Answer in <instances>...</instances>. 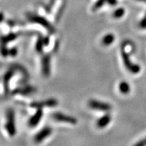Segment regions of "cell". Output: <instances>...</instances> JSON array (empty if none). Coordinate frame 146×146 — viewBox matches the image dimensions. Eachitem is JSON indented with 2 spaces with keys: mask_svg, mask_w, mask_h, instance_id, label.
Here are the masks:
<instances>
[{
  "mask_svg": "<svg viewBox=\"0 0 146 146\" xmlns=\"http://www.w3.org/2000/svg\"><path fill=\"white\" fill-rule=\"evenodd\" d=\"M27 18L30 23L38 24L43 27L50 34H54L56 33V29L47 21V18L43 16L33 13H28L27 14Z\"/></svg>",
  "mask_w": 146,
  "mask_h": 146,
  "instance_id": "obj_1",
  "label": "cell"
},
{
  "mask_svg": "<svg viewBox=\"0 0 146 146\" xmlns=\"http://www.w3.org/2000/svg\"><path fill=\"white\" fill-rule=\"evenodd\" d=\"M120 54H121L122 59L124 63V65L129 72L132 74H138L141 70V67L138 64L133 63L130 59L129 54L126 52L125 50V43H123L121 47V50H120Z\"/></svg>",
  "mask_w": 146,
  "mask_h": 146,
  "instance_id": "obj_2",
  "label": "cell"
},
{
  "mask_svg": "<svg viewBox=\"0 0 146 146\" xmlns=\"http://www.w3.org/2000/svg\"><path fill=\"white\" fill-rule=\"evenodd\" d=\"M14 118L15 117L14 110L12 109H8L6 112V123L5 124V129L10 137H14L16 133Z\"/></svg>",
  "mask_w": 146,
  "mask_h": 146,
  "instance_id": "obj_3",
  "label": "cell"
},
{
  "mask_svg": "<svg viewBox=\"0 0 146 146\" xmlns=\"http://www.w3.org/2000/svg\"><path fill=\"white\" fill-rule=\"evenodd\" d=\"M88 106L90 108L95 110L109 112L112 110V106L106 102L99 101L97 100H90L88 102Z\"/></svg>",
  "mask_w": 146,
  "mask_h": 146,
  "instance_id": "obj_4",
  "label": "cell"
},
{
  "mask_svg": "<svg viewBox=\"0 0 146 146\" xmlns=\"http://www.w3.org/2000/svg\"><path fill=\"white\" fill-rule=\"evenodd\" d=\"M53 119L56 121L61 122V123H66L72 125H75L77 123V120L73 116H68V115L64 114L62 112H54L52 115Z\"/></svg>",
  "mask_w": 146,
  "mask_h": 146,
  "instance_id": "obj_5",
  "label": "cell"
},
{
  "mask_svg": "<svg viewBox=\"0 0 146 146\" xmlns=\"http://www.w3.org/2000/svg\"><path fill=\"white\" fill-rule=\"evenodd\" d=\"M41 72L43 75L48 77L51 73V55L43 54L41 58Z\"/></svg>",
  "mask_w": 146,
  "mask_h": 146,
  "instance_id": "obj_6",
  "label": "cell"
},
{
  "mask_svg": "<svg viewBox=\"0 0 146 146\" xmlns=\"http://www.w3.org/2000/svg\"><path fill=\"white\" fill-rule=\"evenodd\" d=\"M58 104V102L56 99L54 98H50V99L44 100L41 102H34L31 104V107L34 108L39 109L43 108V107H55Z\"/></svg>",
  "mask_w": 146,
  "mask_h": 146,
  "instance_id": "obj_7",
  "label": "cell"
},
{
  "mask_svg": "<svg viewBox=\"0 0 146 146\" xmlns=\"http://www.w3.org/2000/svg\"><path fill=\"white\" fill-rule=\"evenodd\" d=\"M52 129L50 127H45L42 129L39 133H36V135L35 136L34 140L36 143H41L52 134Z\"/></svg>",
  "mask_w": 146,
  "mask_h": 146,
  "instance_id": "obj_8",
  "label": "cell"
},
{
  "mask_svg": "<svg viewBox=\"0 0 146 146\" xmlns=\"http://www.w3.org/2000/svg\"><path fill=\"white\" fill-rule=\"evenodd\" d=\"M15 74V70L14 69H9L5 73L3 77V87H4L5 95H8L9 94V85H10V81L11 78L13 77Z\"/></svg>",
  "mask_w": 146,
  "mask_h": 146,
  "instance_id": "obj_9",
  "label": "cell"
},
{
  "mask_svg": "<svg viewBox=\"0 0 146 146\" xmlns=\"http://www.w3.org/2000/svg\"><path fill=\"white\" fill-rule=\"evenodd\" d=\"M43 112L41 108L37 109V110L36 111L35 114L33 115L30 118V119L29 120V125L31 127H35L38 125V124L40 123L42 117H43Z\"/></svg>",
  "mask_w": 146,
  "mask_h": 146,
  "instance_id": "obj_10",
  "label": "cell"
},
{
  "mask_svg": "<svg viewBox=\"0 0 146 146\" xmlns=\"http://www.w3.org/2000/svg\"><path fill=\"white\" fill-rule=\"evenodd\" d=\"M112 120V116L110 114H106L104 115L103 116H102L101 118H100L97 121V127L100 129H103L105 128L106 126L108 125V124L111 122Z\"/></svg>",
  "mask_w": 146,
  "mask_h": 146,
  "instance_id": "obj_11",
  "label": "cell"
},
{
  "mask_svg": "<svg viewBox=\"0 0 146 146\" xmlns=\"http://www.w3.org/2000/svg\"><path fill=\"white\" fill-rule=\"evenodd\" d=\"M35 91V89L34 87L29 86V87H25L24 88H19L17 89H15L14 91L13 94H21L23 96H28V95L32 94Z\"/></svg>",
  "mask_w": 146,
  "mask_h": 146,
  "instance_id": "obj_12",
  "label": "cell"
},
{
  "mask_svg": "<svg viewBox=\"0 0 146 146\" xmlns=\"http://www.w3.org/2000/svg\"><path fill=\"white\" fill-rule=\"evenodd\" d=\"M18 37V34L15 33H10L6 35L1 36V44H8L11 41H13Z\"/></svg>",
  "mask_w": 146,
  "mask_h": 146,
  "instance_id": "obj_13",
  "label": "cell"
},
{
  "mask_svg": "<svg viewBox=\"0 0 146 146\" xmlns=\"http://www.w3.org/2000/svg\"><path fill=\"white\" fill-rule=\"evenodd\" d=\"M115 41V36L112 33H108L102 38V43L105 46H109L112 45L113 42Z\"/></svg>",
  "mask_w": 146,
  "mask_h": 146,
  "instance_id": "obj_14",
  "label": "cell"
},
{
  "mask_svg": "<svg viewBox=\"0 0 146 146\" xmlns=\"http://www.w3.org/2000/svg\"><path fill=\"white\" fill-rule=\"evenodd\" d=\"M119 90L123 94H128L131 91V87L129 84L126 81H123L119 85Z\"/></svg>",
  "mask_w": 146,
  "mask_h": 146,
  "instance_id": "obj_15",
  "label": "cell"
},
{
  "mask_svg": "<svg viewBox=\"0 0 146 146\" xmlns=\"http://www.w3.org/2000/svg\"><path fill=\"white\" fill-rule=\"evenodd\" d=\"M45 46L44 43H43V37H41V36H39L37 41L36 42L35 45V50L36 52L39 53V54H41L43 51V47Z\"/></svg>",
  "mask_w": 146,
  "mask_h": 146,
  "instance_id": "obj_16",
  "label": "cell"
},
{
  "mask_svg": "<svg viewBox=\"0 0 146 146\" xmlns=\"http://www.w3.org/2000/svg\"><path fill=\"white\" fill-rule=\"evenodd\" d=\"M125 10L123 8H118L115 10V11L113 12V17L115 18H120L125 15Z\"/></svg>",
  "mask_w": 146,
  "mask_h": 146,
  "instance_id": "obj_17",
  "label": "cell"
},
{
  "mask_svg": "<svg viewBox=\"0 0 146 146\" xmlns=\"http://www.w3.org/2000/svg\"><path fill=\"white\" fill-rule=\"evenodd\" d=\"M106 2V0H98L96 3H94V5L92 7V10L93 11H96L99 10L104 5V3Z\"/></svg>",
  "mask_w": 146,
  "mask_h": 146,
  "instance_id": "obj_18",
  "label": "cell"
},
{
  "mask_svg": "<svg viewBox=\"0 0 146 146\" xmlns=\"http://www.w3.org/2000/svg\"><path fill=\"white\" fill-rule=\"evenodd\" d=\"M1 55L3 57H7L9 56V50L7 48L6 45L5 44H1Z\"/></svg>",
  "mask_w": 146,
  "mask_h": 146,
  "instance_id": "obj_19",
  "label": "cell"
},
{
  "mask_svg": "<svg viewBox=\"0 0 146 146\" xmlns=\"http://www.w3.org/2000/svg\"><path fill=\"white\" fill-rule=\"evenodd\" d=\"M139 26L142 29H146V12L144 15L143 18L141 20V21L139 22Z\"/></svg>",
  "mask_w": 146,
  "mask_h": 146,
  "instance_id": "obj_20",
  "label": "cell"
},
{
  "mask_svg": "<svg viewBox=\"0 0 146 146\" xmlns=\"http://www.w3.org/2000/svg\"><path fill=\"white\" fill-rule=\"evenodd\" d=\"M18 54V49L17 47H13L9 50V56H11L12 57H15Z\"/></svg>",
  "mask_w": 146,
  "mask_h": 146,
  "instance_id": "obj_21",
  "label": "cell"
},
{
  "mask_svg": "<svg viewBox=\"0 0 146 146\" xmlns=\"http://www.w3.org/2000/svg\"><path fill=\"white\" fill-rule=\"evenodd\" d=\"M50 36H47L43 37V43H44L45 46H47L49 44H50Z\"/></svg>",
  "mask_w": 146,
  "mask_h": 146,
  "instance_id": "obj_22",
  "label": "cell"
},
{
  "mask_svg": "<svg viewBox=\"0 0 146 146\" xmlns=\"http://www.w3.org/2000/svg\"><path fill=\"white\" fill-rule=\"evenodd\" d=\"M146 145V138L144 139L143 140H141L138 142V143H135L136 146H144Z\"/></svg>",
  "mask_w": 146,
  "mask_h": 146,
  "instance_id": "obj_23",
  "label": "cell"
},
{
  "mask_svg": "<svg viewBox=\"0 0 146 146\" xmlns=\"http://www.w3.org/2000/svg\"><path fill=\"white\" fill-rule=\"evenodd\" d=\"M106 2L108 3L109 5H112V6H114V5H116L117 4L118 1L117 0H106Z\"/></svg>",
  "mask_w": 146,
  "mask_h": 146,
  "instance_id": "obj_24",
  "label": "cell"
},
{
  "mask_svg": "<svg viewBox=\"0 0 146 146\" xmlns=\"http://www.w3.org/2000/svg\"><path fill=\"white\" fill-rule=\"evenodd\" d=\"M3 14L2 12H1V21L3 22Z\"/></svg>",
  "mask_w": 146,
  "mask_h": 146,
  "instance_id": "obj_25",
  "label": "cell"
},
{
  "mask_svg": "<svg viewBox=\"0 0 146 146\" xmlns=\"http://www.w3.org/2000/svg\"><path fill=\"white\" fill-rule=\"evenodd\" d=\"M137 1H141V2L146 3V0H137Z\"/></svg>",
  "mask_w": 146,
  "mask_h": 146,
  "instance_id": "obj_26",
  "label": "cell"
}]
</instances>
